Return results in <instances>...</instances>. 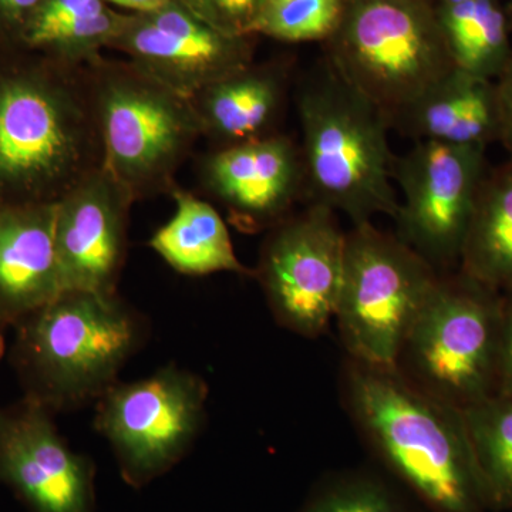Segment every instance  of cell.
Here are the masks:
<instances>
[{
	"label": "cell",
	"mask_w": 512,
	"mask_h": 512,
	"mask_svg": "<svg viewBox=\"0 0 512 512\" xmlns=\"http://www.w3.org/2000/svg\"><path fill=\"white\" fill-rule=\"evenodd\" d=\"M440 276L394 232L380 231L373 222L352 225L346 232L335 315L348 357L397 367L404 342Z\"/></svg>",
	"instance_id": "ba28073f"
},
{
	"label": "cell",
	"mask_w": 512,
	"mask_h": 512,
	"mask_svg": "<svg viewBox=\"0 0 512 512\" xmlns=\"http://www.w3.org/2000/svg\"><path fill=\"white\" fill-rule=\"evenodd\" d=\"M43 0H0V43H10Z\"/></svg>",
	"instance_id": "f1b7e54d"
},
{
	"label": "cell",
	"mask_w": 512,
	"mask_h": 512,
	"mask_svg": "<svg viewBox=\"0 0 512 512\" xmlns=\"http://www.w3.org/2000/svg\"><path fill=\"white\" fill-rule=\"evenodd\" d=\"M467 2V0H440V6L457 5V3Z\"/></svg>",
	"instance_id": "1f68e13d"
},
{
	"label": "cell",
	"mask_w": 512,
	"mask_h": 512,
	"mask_svg": "<svg viewBox=\"0 0 512 512\" xmlns=\"http://www.w3.org/2000/svg\"><path fill=\"white\" fill-rule=\"evenodd\" d=\"M503 293L460 269L441 274L397 369L427 393L466 409L497 390Z\"/></svg>",
	"instance_id": "52a82bcc"
},
{
	"label": "cell",
	"mask_w": 512,
	"mask_h": 512,
	"mask_svg": "<svg viewBox=\"0 0 512 512\" xmlns=\"http://www.w3.org/2000/svg\"><path fill=\"white\" fill-rule=\"evenodd\" d=\"M87 67L104 167L134 201L173 192L202 137L191 101L133 63L100 57Z\"/></svg>",
	"instance_id": "8992f818"
},
{
	"label": "cell",
	"mask_w": 512,
	"mask_h": 512,
	"mask_svg": "<svg viewBox=\"0 0 512 512\" xmlns=\"http://www.w3.org/2000/svg\"><path fill=\"white\" fill-rule=\"evenodd\" d=\"M289 87L284 63L252 62L222 77L190 99L202 137L227 147L278 133Z\"/></svg>",
	"instance_id": "e0dca14e"
},
{
	"label": "cell",
	"mask_w": 512,
	"mask_h": 512,
	"mask_svg": "<svg viewBox=\"0 0 512 512\" xmlns=\"http://www.w3.org/2000/svg\"><path fill=\"white\" fill-rule=\"evenodd\" d=\"M104 2L126 9L128 13H147L163 8L173 0H104Z\"/></svg>",
	"instance_id": "f546056e"
},
{
	"label": "cell",
	"mask_w": 512,
	"mask_h": 512,
	"mask_svg": "<svg viewBox=\"0 0 512 512\" xmlns=\"http://www.w3.org/2000/svg\"><path fill=\"white\" fill-rule=\"evenodd\" d=\"M458 269L495 291L512 289V157L485 174Z\"/></svg>",
	"instance_id": "44dd1931"
},
{
	"label": "cell",
	"mask_w": 512,
	"mask_h": 512,
	"mask_svg": "<svg viewBox=\"0 0 512 512\" xmlns=\"http://www.w3.org/2000/svg\"><path fill=\"white\" fill-rule=\"evenodd\" d=\"M208 384L167 365L136 382H117L94 403V429L109 443L120 476L141 490L187 457L207 420Z\"/></svg>",
	"instance_id": "9c48e42d"
},
{
	"label": "cell",
	"mask_w": 512,
	"mask_h": 512,
	"mask_svg": "<svg viewBox=\"0 0 512 512\" xmlns=\"http://www.w3.org/2000/svg\"><path fill=\"white\" fill-rule=\"evenodd\" d=\"M497 394L512 397V289L501 299L500 340H498Z\"/></svg>",
	"instance_id": "4316f807"
},
{
	"label": "cell",
	"mask_w": 512,
	"mask_h": 512,
	"mask_svg": "<svg viewBox=\"0 0 512 512\" xmlns=\"http://www.w3.org/2000/svg\"><path fill=\"white\" fill-rule=\"evenodd\" d=\"M336 215L318 204L291 212L269 229L254 269L276 322L302 338L335 319L346 247Z\"/></svg>",
	"instance_id": "30bf717a"
},
{
	"label": "cell",
	"mask_w": 512,
	"mask_h": 512,
	"mask_svg": "<svg viewBox=\"0 0 512 512\" xmlns=\"http://www.w3.org/2000/svg\"><path fill=\"white\" fill-rule=\"evenodd\" d=\"M202 22L229 36L249 37L262 0H177Z\"/></svg>",
	"instance_id": "484cf974"
},
{
	"label": "cell",
	"mask_w": 512,
	"mask_h": 512,
	"mask_svg": "<svg viewBox=\"0 0 512 512\" xmlns=\"http://www.w3.org/2000/svg\"><path fill=\"white\" fill-rule=\"evenodd\" d=\"M345 0H262L252 35L282 42H328L335 35Z\"/></svg>",
	"instance_id": "d4e9b609"
},
{
	"label": "cell",
	"mask_w": 512,
	"mask_h": 512,
	"mask_svg": "<svg viewBox=\"0 0 512 512\" xmlns=\"http://www.w3.org/2000/svg\"><path fill=\"white\" fill-rule=\"evenodd\" d=\"M26 397L53 414L96 403L146 345L148 320L119 293L64 289L16 326Z\"/></svg>",
	"instance_id": "3957f363"
},
{
	"label": "cell",
	"mask_w": 512,
	"mask_h": 512,
	"mask_svg": "<svg viewBox=\"0 0 512 512\" xmlns=\"http://www.w3.org/2000/svg\"><path fill=\"white\" fill-rule=\"evenodd\" d=\"M201 183L241 231H269L305 201L302 151L286 134L217 147L204 157Z\"/></svg>",
	"instance_id": "9a60e30c"
},
{
	"label": "cell",
	"mask_w": 512,
	"mask_h": 512,
	"mask_svg": "<svg viewBox=\"0 0 512 512\" xmlns=\"http://www.w3.org/2000/svg\"><path fill=\"white\" fill-rule=\"evenodd\" d=\"M497 90L498 116H500V134L498 143L512 157V53L503 72L494 80Z\"/></svg>",
	"instance_id": "83f0119b"
},
{
	"label": "cell",
	"mask_w": 512,
	"mask_h": 512,
	"mask_svg": "<svg viewBox=\"0 0 512 512\" xmlns=\"http://www.w3.org/2000/svg\"><path fill=\"white\" fill-rule=\"evenodd\" d=\"M345 409L367 448L429 512H490L463 409L397 367L346 360Z\"/></svg>",
	"instance_id": "6da1fadb"
},
{
	"label": "cell",
	"mask_w": 512,
	"mask_h": 512,
	"mask_svg": "<svg viewBox=\"0 0 512 512\" xmlns=\"http://www.w3.org/2000/svg\"><path fill=\"white\" fill-rule=\"evenodd\" d=\"M296 512H429L396 480L376 471H332L320 477Z\"/></svg>",
	"instance_id": "cb8c5ba5"
},
{
	"label": "cell",
	"mask_w": 512,
	"mask_h": 512,
	"mask_svg": "<svg viewBox=\"0 0 512 512\" xmlns=\"http://www.w3.org/2000/svg\"><path fill=\"white\" fill-rule=\"evenodd\" d=\"M251 36L225 35L177 0L147 13H126L110 49L185 99L252 63Z\"/></svg>",
	"instance_id": "7c38bea8"
},
{
	"label": "cell",
	"mask_w": 512,
	"mask_h": 512,
	"mask_svg": "<svg viewBox=\"0 0 512 512\" xmlns=\"http://www.w3.org/2000/svg\"><path fill=\"white\" fill-rule=\"evenodd\" d=\"M463 413L490 510H512V397L495 393Z\"/></svg>",
	"instance_id": "603a6c76"
},
{
	"label": "cell",
	"mask_w": 512,
	"mask_h": 512,
	"mask_svg": "<svg viewBox=\"0 0 512 512\" xmlns=\"http://www.w3.org/2000/svg\"><path fill=\"white\" fill-rule=\"evenodd\" d=\"M173 218L158 228L148 247L173 268L187 276L229 274L254 276V269L239 261L227 224L210 202L175 187Z\"/></svg>",
	"instance_id": "ffe728a7"
},
{
	"label": "cell",
	"mask_w": 512,
	"mask_h": 512,
	"mask_svg": "<svg viewBox=\"0 0 512 512\" xmlns=\"http://www.w3.org/2000/svg\"><path fill=\"white\" fill-rule=\"evenodd\" d=\"M436 10L456 69L497 79L512 53L508 16L500 0H467Z\"/></svg>",
	"instance_id": "7402d4cb"
},
{
	"label": "cell",
	"mask_w": 512,
	"mask_h": 512,
	"mask_svg": "<svg viewBox=\"0 0 512 512\" xmlns=\"http://www.w3.org/2000/svg\"><path fill=\"white\" fill-rule=\"evenodd\" d=\"M134 202L104 165L56 202L55 244L64 289L117 293Z\"/></svg>",
	"instance_id": "5bb4252c"
},
{
	"label": "cell",
	"mask_w": 512,
	"mask_h": 512,
	"mask_svg": "<svg viewBox=\"0 0 512 512\" xmlns=\"http://www.w3.org/2000/svg\"><path fill=\"white\" fill-rule=\"evenodd\" d=\"M490 170L487 150L417 141L394 158L402 200L394 235L440 274L457 271L478 191Z\"/></svg>",
	"instance_id": "8fae6325"
},
{
	"label": "cell",
	"mask_w": 512,
	"mask_h": 512,
	"mask_svg": "<svg viewBox=\"0 0 512 512\" xmlns=\"http://www.w3.org/2000/svg\"><path fill=\"white\" fill-rule=\"evenodd\" d=\"M328 62L394 121L456 70L429 0H345Z\"/></svg>",
	"instance_id": "5b68a950"
},
{
	"label": "cell",
	"mask_w": 512,
	"mask_h": 512,
	"mask_svg": "<svg viewBox=\"0 0 512 512\" xmlns=\"http://www.w3.org/2000/svg\"><path fill=\"white\" fill-rule=\"evenodd\" d=\"M103 163L87 67L0 43V207L56 204Z\"/></svg>",
	"instance_id": "7a4b0ae2"
},
{
	"label": "cell",
	"mask_w": 512,
	"mask_h": 512,
	"mask_svg": "<svg viewBox=\"0 0 512 512\" xmlns=\"http://www.w3.org/2000/svg\"><path fill=\"white\" fill-rule=\"evenodd\" d=\"M306 204L342 212L352 225L394 218L389 121L325 60L299 86Z\"/></svg>",
	"instance_id": "277c9868"
},
{
	"label": "cell",
	"mask_w": 512,
	"mask_h": 512,
	"mask_svg": "<svg viewBox=\"0 0 512 512\" xmlns=\"http://www.w3.org/2000/svg\"><path fill=\"white\" fill-rule=\"evenodd\" d=\"M511 12H512V0H511Z\"/></svg>",
	"instance_id": "d6a6232c"
},
{
	"label": "cell",
	"mask_w": 512,
	"mask_h": 512,
	"mask_svg": "<svg viewBox=\"0 0 512 512\" xmlns=\"http://www.w3.org/2000/svg\"><path fill=\"white\" fill-rule=\"evenodd\" d=\"M392 130L414 143L436 141L487 150L500 134L495 82L456 69L404 111Z\"/></svg>",
	"instance_id": "ac0fdd59"
},
{
	"label": "cell",
	"mask_w": 512,
	"mask_h": 512,
	"mask_svg": "<svg viewBox=\"0 0 512 512\" xmlns=\"http://www.w3.org/2000/svg\"><path fill=\"white\" fill-rule=\"evenodd\" d=\"M56 204L0 207V325L18 326L64 291Z\"/></svg>",
	"instance_id": "2e32d148"
},
{
	"label": "cell",
	"mask_w": 512,
	"mask_h": 512,
	"mask_svg": "<svg viewBox=\"0 0 512 512\" xmlns=\"http://www.w3.org/2000/svg\"><path fill=\"white\" fill-rule=\"evenodd\" d=\"M126 13L104 0H43L10 43L33 55L73 67L97 62L114 42Z\"/></svg>",
	"instance_id": "d6986e66"
},
{
	"label": "cell",
	"mask_w": 512,
	"mask_h": 512,
	"mask_svg": "<svg viewBox=\"0 0 512 512\" xmlns=\"http://www.w3.org/2000/svg\"><path fill=\"white\" fill-rule=\"evenodd\" d=\"M0 483L30 512H97L92 457L72 450L53 413L28 397L0 409Z\"/></svg>",
	"instance_id": "4fadbf2b"
},
{
	"label": "cell",
	"mask_w": 512,
	"mask_h": 512,
	"mask_svg": "<svg viewBox=\"0 0 512 512\" xmlns=\"http://www.w3.org/2000/svg\"><path fill=\"white\" fill-rule=\"evenodd\" d=\"M3 329H5V326L0 325V359H2L3 352H5V339H3Z\"/></svg>",
	"instance_id": "4dcf8cb0"
}]
</instances>
